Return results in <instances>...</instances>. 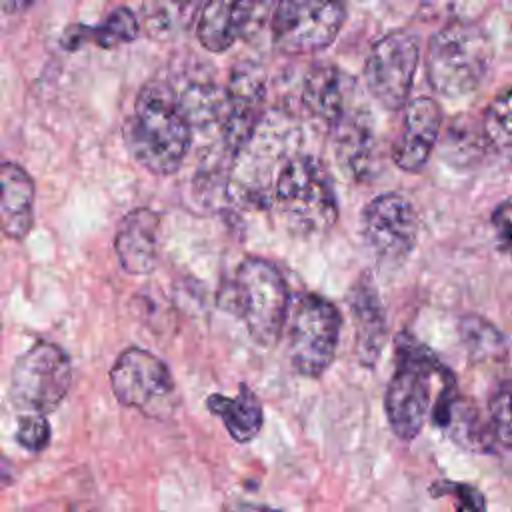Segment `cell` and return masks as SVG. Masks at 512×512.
<instances>
[{"label":"cell","mask_w":512,"mask_h":512,"mask_svg":"<svg viewBox=\"0 0 512 512\" xmlns=\"http://www.w3.org/2000/svg\"><path fill=\"white\" fill-rule=\"evenodd\" d=\"M360 230L372 256L386 266H396L404 262L416 246L418 214L406 196L386 192L364 206Z\"/></svg>","instance_id":"obj_12"},{"label":"cell","mask_w":512,"mask_h":512,"mask_svg":"<svg viewBox=\"0 0 512 512\" xmlns=\"http://www.w3.org/2000/svg\"><path fill=\"white\" fill-rule=\"evenodd\" d=\"M158 232L160 216L150 208H134L120 220L114 236V250L124 272L140 276L156 268Z\"/></svg>","instance_id":"obj_17"},{"label":"cell","mask_w":512,"mask_h":512,"mask_svg":"<svg viewBox=\"0 0 512 512\" xmlns=\"http://www.w3.org/2000/svg\"><path fill=\"white\" fill-rule=\"evenodd\" d=\"M72 384V362L54 342L32 344L12 366L10 398L34 414H46L60 406Z\"/></svg>","instance_id":"obj_8"},{"label":"cell","mask_w":512,"mask_h":512,"mask_svg":"<svg viewBox=\"0 0 512 512\" xmlns=\"http://www.w3.org/2000/svg\"><path fill=\"white\" fill-rule=\"evenodd\" d=\"M258 4L214 0L200 8L196 36L210 52L228 50L250 26Z\"/></svg>","instance_id":"obj_20"},{"label":"cell","mask_w":512,"mask_h":512,"mask_svg":"<svg viewBox=\"0 0 512 512\" xmlns=\"http://www.w3.org/2000/svg\"><path fill=\"white\" fill-rule=\"evenodd\" d=\"M480 130L486 146L500 154H512V84L500 90L486 106Z\"/></svg>","instance_id":"obj_24"},{"label":"cell","mask_w":512,"mask_h":512,"mask_svg":"<svg viewBox=\"0 0 512 512\" xmlns=\"http://www.w3.org/2000/svg\"><path fill=\"white\" fill-rule=\"evenodd\" d=\"M226 512H278L270 506H262V504H246V502H236V504H230L226 508Z\"/></svg>","instance_id":"obj_30"},{"label":"cell","mask_w":512,"mask_h":512,"mask_svg":"<svg viewBox=\"0 0 512 512\" xmlns=\"http://www.w3.org/2000/svg\"><path fill=\"white\" fill-rule=\"evenodd\" d=\"M488 428L494 442L512 448V378L500 382L488 400Z\"/></svg>","instance_id":"obj_26"},{"label":"cell","mask_w":512,"mask_h":512,"mask_svg":"<svg viewBox=\"0 0 512 512\" xmlns=\"http://www.w3.org/2000/svg\"><path fill=\"white\" fill-rule=\"evenodd\" d=\"M332 136L336 142V154L352 176L364 178L374 170L378 160V138L366 106L358 104L350 110L332 128Z\"/></svg>","instance_id":"obj_19"},{"label":"cell","mask_w":512,"mask_h":512,"mask_svg":"<svg viewBox=\"0 0 512 512\" xmlns=\"http://www.w3.org/2000/svg\"><path fill=\"white\" fill-rule=\"evenodd\" d=\"M342 314L328 298L306 292L296 300L288 326V358L306 378H320L334 362Z\"/></svg>","instance_id":"obj_7"},{"label":"cell","mask_w":512,"mask_h":512,"mask_svg":"<svg viewBox=\"0 0 512 512\" xmlns=\"http://www.w3.org/2000/svg\"><path fill=\"white\" fill-rule=\"evenodd\" d=\"M220 306L238 316L258 344L274 346L290 306L286 278L272 262L246 256L222 290Z\"/></svg>","instance_id":"obj_4"},{"label":"cell","mask_w":512,"mask_h":512,"mask_svg":"<svg viewBox=\"0 0 512 512\" xmlns=\"http://www.w3.org/2000/svg\"><path fill=\"white\" fill-rule=\"evenodd\" d=\"M122 136L132 158L146 170L168 176L182 166L192 144V126L170 80H150L140 88Z\"/></svg>","instance_id":"obj_1"},{"label":"cell","mask_w":512,"mask_h":512,"mask_svg":"<svg viewBox=\"0 0 512 512\" xmlns=\"http://www.w3.org/2000/svg\"><path fill=\"white\" fill-rule=\"evenodd\" d=\"M36 186L32 176L16 162H0V230L22 242L34 226Z\"/></svg>","instance_id":"obj_18"},{"label":"cell","mask_w":512,"mask_h":512,"mask_svg":"<svg viewBox=\"0 0 512 512\" xmlns=\"http://www.w3.org/2000/svg\"><path fill=\"white\" fill-rule=\"evenodd\" d=\"M300 130L290 112H264L252 136L230 158L226 192L246 208H270V194L280 168L296 154Z\"/></svg>","instance_id":"obj_2"},{"label":"cell","mask_w":512,"mask_h":512,"mask_svg":"<svg viewBox=\"0 0 512 512\" xmlns=\"http://www.w3.org/2000/svg\"><path fill=\"white\" fill-rule=\"evenodd\" d=\"M460 336L474 360H490L506 354V340L488 320L468 314L460 322Z\"/></svg>","instance_id":"obj_25"},{"label":"cell","mask_w":512,"mask_h":512,"mask_svg":"<svg viewBox=\"0 0 512 512\" xmlns=\"http://www.w3.org/2000/svg\"><path fill=\"white\" fill-rule=\"evenodd\" d=\"M446 366L410 332L394 340V372L384 394V412L390 430L400 440H414L428 414L430 378L442 376Z\"/></svg>","instance_id":"obj_6"},{"label":"cell","mask_w":512,"mask_h":512,"mask_svg":"<svg viewBox=\"0 0 512 512\" xmlns=\"http://www.w3.org/2000/svg\"><path fill=\"white\" fill-rule=\"evenodd\" d=\"M492 62V42L474 22L452 20L438 28L426 48V76L432 90L444 98L474 92Z\"/></svg>","instance_id":"obj_5"},{"label":"cell","mask_w":512,"mask_h":512,"mask_svg":"<svg viewBox=\"0 0 512 512\" xmlns=\"http://www.w3.org/2000/svg\"><path fill=\"white\" fill-rule=\"evenodd\" d=\"M266 74L252 60L238 62L224 88V114L220 122L222 140L230 158L252 136L264 116Z\"/></svg>","instance_id":"obj_13"},{"label":"cell","mask_w":512,"mask_h":512,"mask_svg":"<svg viewBox=\"0 0 512 512\" xmlns=\"http://www.w3.org/2000/svg\"><path fill=\"white\" fill-rule=\"evenodd\" d=\"M356 96V80L338 66L316 64L302 78V110L330 130L360 104Z\"/></svg>","instance_id":"obj_14"},{"label":"cell","mask_w":512,"mask_h":512,"mask_svg":"<svg viewBox=\"0 0 512 512\" xmlns=\"http://www.w3.org/2000/svg\"><path fill=\"white\" fill-rule=\"evenodd\" d=\"M16 440L30 452H42L50 442V424L44 414L26 412L18 418Z\"/></svg>","instance_id":"obj_28"},{"label":"cell","mask_w":512,"mask_h":512,"mask_svg":"<svg viewBox=\"0 0 512 512\" xmlns=\"http://www.w3.org/2000/svg\"><path fill=\"white\" fill-rule=\"evenodd\" d=\"M346 302L354 324L358 358L364 366H372L388 342V328L384 306L370 274H360L354 280Z\"/></svg>","instance_id":"obj_16"},{"label":"cell","mask_w":512,"mask_h":512,"mask_svg":"<svg viewBox=\"0 0 512 512\" xmlns=\"http://www.w3.org/2000/svg\"><path fill=\"white\" fill-rule=\"evenodd\" d=\"M110 388L122 406L148 416H166L176 404V382L170 368L156 354L132 346L110 368Z\"/></svg>","instance_id":"obj_9"},{"label":"cell","mask_w":512,"mask_h":512,"mask_svg":"<svg viewBox=\"0 0 512 512\" xmlns=\"http://www.w3.org/2000/svg\"><path fill=\"white\" fill-rule=\"evenodd\" d=\"M270 208L296 238L326 234L338 220V200L324 162L306 152L288 158L274 180Z\"/></svg>","instance_id":"obj_3"},{"label":"cell","mask_w":512,"mask_h":512,"mask_svg":"<svg viewBox=\"0 0 512 512\" xmlns=\"http://www.w3.org/2000/svg\"><path fill=\"white\" fill-rule=\"evenodd\" d=\"M430 496H454L458 502L456 512H486V498L472 484L440 480L430 486Z\"/></svg>","instance_id":"obj_27"},{"label":"cell","mask_w":512,"mask_h":512,"mask_svg":"<svg viewBox=\"0 0 512 512\" xmlns=\"http://www.w3.org/2000/svg\"><path fill=\"white\" fill-rule=\"evenodd\" d=\"M0 336H2V320H0Z\"/></svg>","instance_id":"obj_31"},{"label":"cell","mask_w":512,"mask_h":512,"mask_svg":"<svg viewBox=\"0 0 512 512\" xmlns=\"http://www.w3.org/2000/svg\"><path fill=\"white\" fill-rule=\"evenodd\" d=\"M490 222H492L498 248L512 260V200L500 202L494 208Z\"/></svg>","instance_id":"obj_29"},{"label":"cell","mask_w":512,"mask_h":512,"mask_svg":"<svg viewBox=\"0 0 512 512\" xmlns=\"http://www.w3.org/2000/svg\"><path fill=\"white\" fill-rule=\"evenodd\" d=\"M200 4L196 2H148L142 4L138 18L146 36L154 40H174L198 20Z\"/></svg>","instance_id":"obj_23"},{"label":"cell","mask_w":512,"mask_h":512,"mask_svg":"<svg viewBox=\"0 0 512 512\" xmlns=\"http://www.w3.org/2000/svg\"><path fill=\"white\" fill-rule=\"evenodd\" d=\"M442 110L434 98L418 96L406 102L400 132L392 144V160L404 172H420L436 148Z\"/></svg>","instance_id":"obj_15"},{"label":"cell","mask_w":512,"mask_h":512,"mask_svg":"<svg viewBox=\"0 0 512 512\" xmlns=\"http://www.w3.org/2000/svg\"><path fill=\"white\" fill-rule=\"evenodd\" d=\"M344 18L346 6L340 2H280L270 14L272 44L290 56L318 52L336 40Z\"/></svg>","instance_id":"obj_10"},{"label":"cell","mask_w":512,"mask_h":512,"mask_svg":"<svg viewBox=\"0 0 512 512\" xmlns=\"http://www.w3.org/2000/svg\"><path fill=\"white\" fill-rule=\"evenodd\" d=\"M140 32L138 16L128 6L112 8L98 26L74 24L68 26L62 36V46L68 50H76L84 42H94L100 48H118L120 44H128L136 40Z\"/></svg>","instance_id":"obj_22"},{"label":"cell","mask_w":512,"mask_h":512,"mask_svg":"<svg viewBox=\"0 0 512 512\" xmlns=\"http://www.w3.org/2000/svg\"><path fill=\"white\" fill-rule=\"evenodd\" d=\"M420 62V42L406 30L388 32L376 40L364 62V82L370 96L386 110L404 108Z\"/></svg>","instance_id":"obj_11"},{"label":"cell","mask_w":512,"mask_h":512,"mask_svg":"<svg viewBox=\"0 0 512 512\" xmlns=\"http://www.w3.org/2000/svg\"><path fill=\"white\" fill-rule=\"evenodd\" d=\"M206 406L222 420L232 440L240 444L254 440L264 424L262 404L246 384H240L236 396L210 394L206 398Z\"/></svg>","instance_id":"obj_21"}]
</instances>
